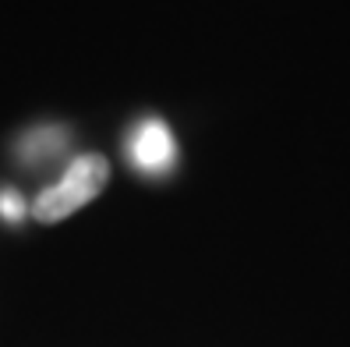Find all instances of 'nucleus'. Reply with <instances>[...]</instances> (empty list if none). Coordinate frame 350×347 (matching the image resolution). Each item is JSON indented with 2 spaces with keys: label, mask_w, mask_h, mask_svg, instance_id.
I'll return each instance as SVG.
<instances>
[{
  "label": "nucleus",
  "mask_w": 350,
  "mask_h": 347,
  "mask_svg": "<svg viewBox=\"0 0 350 347\" xmlns=\"http://www.w3.org/2000/svg\"><path fill=\"white\" fill-rule=\"evenodd\" d=\"M68 149V128H36L22 138V146H18V153H22V159L36 163V167H43V163L57 159L60 153Z\"/></svg>",
  "instance_id": "obj_3"
},
{
  "label": "nucleus",
  "mask_w": 350,
  "mask_h": 347,
  "mask_svg": "<svg viewBox=\"0 0 350 347\" xmlns=\"http://www.w3.org/2000/svg\"><path fill=\"white\" fill-rule=\"evenodd\" d=\"M131 159H135L138 170H149V174H159V170L174 167L177 142H174L170 128L156 117L142 120V125L135 128V135H131Z\"/></svg>",
  "instance_id": "obj_2"
},
{
  "label": "nucleus",
  "mask_w": 350,
  "mask_h": 347,
  "mask_svg": "<svg viewBox=\"0 0 350 347\" xmlns=\"http://www.w3.org/2000/svg\"><path fill=\"white\" fill-rule=\"evenodd\" d=\"M0 216H4L8 223L25 220V216H29V202L18 195L14 188H4V192H0Z\"/></svg>",
  "instance_id": "obj_4"
},
{
  "label": "nucleus",
  "mask_w": 350,
  "mask_h": 347,
  "mask_svg": "<svg viewBox=\"0 0 350 347\" xmlns=\"http://www.w3.org/2000/svg\"><path fill=\"white\" fill-rule=\"evenodd\" d=\"M107 181H110V159L103 153H85V156L68 163V170L60 174V181H53L50 188H43L32 198L29 213L39 223H60L71 213L85 209L92 198H99V192L107 188Z\"/></svg>",
  "instance_id": "obj_1"
}]
</instances>
